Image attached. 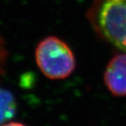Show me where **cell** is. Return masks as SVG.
Listing matches in <instances>:
<instances>
[{
	"instance_id": "1",
	"label": "cell",
	"mask_w": 126,
	"mask_h": 126,
	"mask_svg": "<svg viewBox=\"0 0 126 126\" xmlns=\"http://www.w3.org/2000/svg\"><path fill=\"white\" fill-rule=\"evenodd\" d=\"M88 16L102 39L122 48L126 42V0H94Z\"/></svg>"
},
{
	"instance_id": "3",
	"label": "cell",
	"mask_w": 126,
	"mask_h": 126,
	"mask_svg": "<svg viewBox=\"0 0 126 126\" xmlns=\"http://www.w3.org/2000/svg\"><path fill=\"white\" fill-rule=\"evenodd\" d=\"M104 81L113 95L126 96V53L116 54L112 57L104 73Z\"/></svg>"
},
{
	"instance_id": "2",
	"label": "cell",
	"mask_w": 126,
	"mask_h": 126,
	"mask_svg": "<svg viewBox=\"0 0 126 126\" xmlns=\"http://www.w3.org/2000/svg\"><path fill=\"white\" fill-rule=\"evenodd\" d=\"M35 62L43 73L50 79H63L75 70V58L71 49L56 36H47L35 48Z\"/></svg>"
},
{
	"instance_id": "4",
	"label": "cell",
	"mask_w": 126,
	"mask_h": 126,
	"mask_svg": "<svg viewBox=\"0 0 126 126\" xmlns=\"http://www.w3.org/2000/svg\"><path fill=\"white\" fill-rule=\"evenodd\" d=\"M16 111V101L9 90L0 88V125L11 120Z\"/></svg>"
},
{
	"instance_id": "7",
	"label": "cell",
	"mask_w": 126,
	"mask_h": 126,
	"mask_svg": "<svg viewBox=\"0 0 126 126\" xmlns=\"http://www.w3.org/2000/svg\"><path fill=\"white\" fill-rule=\"evenodd\" d=\"M121 50H123V51H125V52H126V43L124 44V46H123V47H122V49Z\"/></svg>"
},
{
	"instance_id": "6",
	"label": "cell",
	"mask_w": 126,
	"mask_h": 126,
	"mask_svg": "<svg viewBox=\"0 0 126 126\" xmlns=\"http://www.w3.org/2000/svg\"><path fill=\"white\" fill-rule=\"evenodd\" d=\"M0 126H26V125L22 124L21 122H15V121H8L5 124L0 125Z\"/></svg>"
},
{
	"instance_id": "5",
	"label": "cell",
	"mask_w": 126,
	"mask_h": 126,
	"mask_svg": "<svg viewBox=\"0 0 126 126\" xmlns=\"http://www.w3.org/2000/svg\"><path fill=\"white\" fill-rule=\"evenodd\" d=\"M7 52L6 47H5L4 41L0 35V76L3 72V69L5 66V63H6Z\"/></svg>"
}]
</instances>
